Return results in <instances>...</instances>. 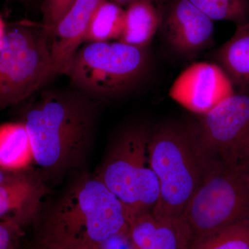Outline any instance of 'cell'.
<instances>
[{
	"label": "cell",
	"mask_w": 249,
	"mask_h": 249,
	"mask_svg": "<svg viewBox=\"0 0 249 249\" xmlns=\"http://www.w3.org/2000/svg\"><path fill=\"white\" fill-rule=\"evenodd\" d=\"M43 88L24 109L22 123L36 164L48 174L60 175L79 166L88 155L94 138L98 101L73 87Z\"/></svg>",
	"instance_id": "1"
},
{
	"label": "cell",
	"mask_w": 249,
	"mask_h": 249,
	"mask_svg": "<svg viewBox=\"0 0 249 249\" xmlns=\"http://www.w3.org/2000/svg\"><path fill=\"white\" fill-rule=\"evenodd\" d=\"M129 229L119 199L98 178L82 177L41 225L39 246L52 249H99L111 236Z\"/></svg>",
	"instance_id": "2"
},
{
	"label": "cell",
	"mask_w": 249,
	"mask_h": 249,
	"mask_svg": "<svg viewBox=\"0 0 249 249\" xmlns=\"http://www.w3.org/2000/svg\"><path fill=\"white\" fill-rule=\"evenodd\" d=\"M147 153L160 185V198L152 214L180 219L207 175L186 124L168 123L150 131Z\"/></svg>",
	"instance_id": "3"
},
{
	"label": "cell",
	"mask_w": 249,
	"mask_h": 249,
	"mask_svg": "<svg viewBox=\"0 0 249 249\" xmlns=\"http://www.w3.org/2000/svg\"><path fill=\"white\" fill-rule=\"evenodd\" d=\"M150 131L133 125L116 136L96 178L119 199L129 221L152 212L160 198L158 179L148 160Z\"/></svg>",
	"instance_id": "4"
},
{
	"label": "cell",
	"mask_w": 249,
	"mask_h": 249,
	"mask_svg": "<svg viewBox=\"0 0 249 249\" xmlns=\"http://www.w3.org/2000/svg\"><path fill=\"white\" fill-rule=\"evenodd\" d=\"M50 36L42 24L22 22L0 43V110L29 99L51 78Z\"/></svg>",
	"instance_id": "5"
},
{
	"label": "cell",
	"mask_w": 249,
	"mask_h": 249,
	"mask_svg": "<svg viewBox=\"0 0 249 249\" xmlns=\"http://www.w3.org/2000/svg\"><path fill=\"white\" fill-rule=\"evenodd\" d=\"M206 173L222 166L249 168V88L186 124Z\"/></svg>",
	"instance_id": "6"
},
{
	"label": "cell",
	"mask_w": 249,
	"mask_h": 249,
	"mask_svg": "<svg viewBox=\"0 0 249 249\" xmlns=\"http://www.w3.org/2000/svg\"><path fill=\"white\" fill-rule=\"evenodd\" d=\"M146 48L119 42H87L65 74L72 86L99 101L116 97L138 83L146 71Z\"/></svg>",
	"instance_id": "7"
},
{
	"label": "cell",
	"mask_w": 249,
	"mask_h": 249,
	"mask_svg": "<svg viewBox=\"0 0 249 249\" xmlns=\"http://www.w3.org/2000/svg\"><path fill=\"white\" fill-rule=\"evenodd\" d=\"M247 172L244 167L222 166L203 180L180 217L192 245L214 232L249 221Z\"/></svg>",
	"instance_id": "8"
},
{
	"label": "cell",
	"mask_w": 249,
	"mask_h": 249,
	"mask_svg": "<svg viewBox=\"0 0 249 249\" xmlns=\"http://www.w3.org/2000/svg\"><path fill=\"white\" fill-rule=\"evenodd\" d=\"M235 89L215 62H195L178 76L170 97L196 115L206 114L231 96Z\"/></svg>",
	"instance_id": "9"
},
{
	"label": "cell",
	"mask_w": 249,
	"mask_h": 249,
	"mask_svg": "<svg viewBox=\"0 0 249 249\" xmlns=\"http://www.w3.org/2000/svg\"><path fill=\"white\" fill-rule=\"evenodd\" d=\"M160 26L171 48L181 56H194L213 40V21L189 0H172Z\"/></svg>",
	"instance_id": "10"
},
{
	"label": "cell",
	"mask_w": 249,
	"mask_h": 249,
	"mask_svg": "<svg viewBox=\"0 0 249 249\" xmlns=\"http://www.w3.org/2000/svg\"><path fill=\"white\" fill-rule=\"evenodd\" d=\"M103 0H76L59 21L50 36L52 77L65 74L70 62L85 42L94 11Z\"/></svg>",
	"instance_id": "11"
},
{
	"label": "cell",
	"mask_w": 249,
	"mask_h": 249,
	"mask_svg": "<svg viewBox=\"0 0 249 249\" xmlns=\"http://www.w3.org/2000/svg\"><path fill=\"white\" fill-rule=\"evenodd\" d=\"M135 249H190L191 237L181 219L155 217L144 213L129 222Z\"/></svg>",
	"instance_id": "12"
},
{
	"label": "cell",
	"mask_w": 249,
	"mask_h": 249,
	"mask_svg": "<svg viewBox=\"0 0 249 249\" xmlns=\"http://www.w3.org/2000/svg\"><path fill=\"white\" fill-rule=\"evenodd\" d=\"M43 189L38 181L24 174L10 175L0 184V219L18 230L38 211Z\"/></svg>",
	"instance_id": "13"
},
{
	"label": "cell",
	"mask_w": 249,
	"mask_h": 249,
	"mask_svg": "<svg viewBox=\"0 0 249 249\" xmlns=\"http://www.w3.org/2000/svg\"><path fill=\"white\" fill-rule=\"evenodd\" d=\"M214 62L235 90L249 88V22L237 26L232 37L216 50Z\"/></svg>",
	"instance_id": "14"
},
{
	"label": "cell",
	"mask_w": 249,
	"mask_h": 249,
	"mask_svg": "<svg viewBox=\"0 0 249 249\" xmlns=\"http://www.w3.org/2000/svg\"><path fill=\"white\" fill-rule=\"evenodd\" d=\"M162 14L154 3L142 1L129 5L125 9L124 26L119 42L146 48L161 25Z\"/></svg>",
	"instance_id": "15"
},
{
	"label": "cell",
	"mask_w": 249,
	"mask_h": 249,
	"mask_svg": "<svg viewBox=\"0 0 249 249\" xmlns=\"http://www.w3.org/2000/svg\"><path fill=\"white\" fill-rule=\"evenodd\" d=\"M32 160L30 138L24 124L17 123L0 126V168L18 171Z\"/></svg>",
	"instance_id": "16"
},
{
	"label": "cell",
	"mask_w": 249,
	"mask_h": 249,
	"mask_svg": "<svg viewBox=\"0 0 249 249\" xmlns=\"http://www.w3.org/2000/svg\"><path fill=\"white\" fill-rule=\"evenodd\" d=\"M125 10L110 0H103L93 13L85 42H111L122 36Z\"/></svg>",
	"instance_id": "17"
},
{
	"label": "cell",
	"mask_w": 249,
	"mask_h": 249,
	"mask_svg": "<svg viewBox=\"0 0 249 249\" xmlns=\"http://www.w3.org/2000/svg\"><path fill=\"white\" fill-rule=\"evenodd\" d=\"M211 20L229 21L236 27L249 22V0H189Z\"/></svg>",
	"instance_id": "18"
},
{
	"label": "cell",
	"mask_w": 249,
	"mask_h": 249,
	"mask_svg": "<svg viewBox=\"0 0 249 249\" xmlns=\"http://www.w3.org/2000/svg\"><path fill=\"white\" fill-rule=\"evenodd\" d=\"M190 249H249V221L205 237L195 242Z\"/></svg>",
	"instance_id": "19"
},
{
	"label": "cell",
	"mask_w": 249,
	"mask_h": 249,
	"mask_svg": "<svg viewBox=\"0 0 249 249\" xmlns=\"http://www.w3.org/2000/svg\"><path fill=\"white\" fill-rule=\"evenodd\" d=\"M76 0H42V25L49 36Z\"/></svg>",
	"instance_id": "20"
},
{
	"label": "cell",
	"mask_w": 249,
	"mask_h": 249,
	"mask_svg": "<svg viewBox=\"0 0 249 249\" xmlns=\"http://www.w3.org/2000/svg\"><path fill=\"white\" fill-rule=\"evenodd\" d=\"M99 249H135L129 234V229L126 231L111 236L103 242Z\"/></svg>",
	"instance_id": "21"
},
{
	"label": "cell",
	"mask_w": 249,
	"mask_h": 249,
	"mask_svg": "<svg viewBox=\"0 0 249 249\" xmlns=\"http://www.w3.org/2000/svg\"><path fill=\"white\" fill-rule=\"evenodd\" d=\"M16 231L8 224L0 222V249H14L13 234Z\"/></svg>",
	"instance_id": "22"
},
{
	"label": "cell",
	"mask_w": 249,
	"mask_h": 249,
	"mask_svg": "<svg viewBox=\"0 0 249 249\" xmlns=\"http://www.w3.org/2000/svg\"><path fill=\"white\" fill-rule=\"evenodd\" d=\"M110 1L119 4V6H122V7L125 6L127 8L129 5L134 4V3L139 2V1H147L155 3L156 1H158V0H110Z\"/></svg>",
	"instance_id": "23"
},
{
	"label": "cell",
	"mask_w": 249,
	"mask_h": 249,
	"mask_svg": "<svg viewBox=\"0 0 249 249\" xmlns=\"http://www.w3.org/2000/svg\"><path fill=\"white\" fill-rule=\"evenodd\" d=\"M5 32H6V27H5L4 21L0 18V43L4 37Z\"/></svg>",
	"instance_id": "24"
},
{
	"label": "cell",
	"mask_w": 249,
	"mask_h": 249,
	"mask_svg": "<svg viewBox=\"0 0 249 249\" xmlns=\"http://www.w3.org/2000/svg\"><path fill=\"white\" fill-rule=\"evenodd\" d=\"M4 170H3L2 168H0V184L6 181L10 176V175L8 176L6 173H4Z\"/></svg>",
	"instance_id": "25"
},
{
	"label": "cell",
	"mask_w": 249,
	"mask_h": 249,
	"mask_svg": "<svg viewBox=\"0 0 249 249\" xmlns=\"http://www.w3.org/2000/svg\"><path fill=\"white\" fill-rule=\"evenodd\" d=\"M15 1H19V2H22L23 4H29L32 3L34 0H15Z\"/></svg>",
	"instance_id": "26"
},
{
	"label": "cell",
	"mask_w": 249,
	"mask_h": 249,
	"mask_svg": "<svg viewBox=\"0 0 249 249\" xmlns=\"http://www.w3.org/2000/svg\"><path fill=\"white\" fill-rule=\"evenodd\" d=\"M52 249L45 248V247H41V246H39L38 249Z\"/></svg>",
	"instance_id": "27"
},
{
	"label": "cell",
	"mask_w": 249,
	"mask_h": 249,
	"mask_svg": "<svg viewBox=\"0 0 249 249\" xmlns=\"http://www.w3.org/2000/svg\"><path fill=\"white\" fill-rule=\"evenodd\" d=\"M247 175H248V179H249V168L248 169V172H247Z\"/></svg>",
	"instance_id": "28"
}]
</instances>
